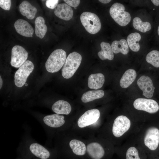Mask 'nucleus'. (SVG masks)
I'll return each mask as SVG.
<instances>
[{"instance_id":"7ed1b4c3","label":"nucleus","mask_w":159,"mask_h":159,"mask_svg":"<svg viewBox=\"0 0 159 159\" xmlns=\"http://www.w3.org/2000/svg\"><path fill=\"white\" fill-rule=\"evenodd\" d=\"M142 123L133 121L125 115H119L113 122L112 134L116 138L121 139L122 144L137 132Z\"/></svg>"},{"instance_id":"bb28decb","label":"nucleus","mask_w":159,"mask_h":159,"mask_svg":"<svg viewBox=\"0 0 159 159\" xmlns=\"http://www.w3.org/2000/svg\"><path fill=\"white\" fill-rule=\"evenodd\" d=\"M34 23L35 32L36 35L40 39H42L47 30L44 19L41 16H38L36 18Z\"/></svg>"},{"instance_id":"aec40b11","label":"nucleus","mask_w":159,"mask_h":159,"mask_svg":"<svg viewBox=\"0 0 159 159\" xmlns=\"http://www.w3.org/2000/svg\"><path fill=\"white\" fill-rule=\"evenodd\" d=\"M19 9L21 14L29 19H33L37 12V9L28 1H23L20 4Z\"/></svg>"},{"instance_id":"2f4dec72","label":"nucleus","mask_w":159,"mask_h":159,"mask_svg":"<svg viewBox=\"0 0 159 159\" xmlns=\"http://www.w3.org/2000/svg\"><path fill=\"white\" fill-rule=\"evenodd\" d=\"M64 1L70 6L74 8L78 6L80 2L79 0H64Z\"/></svg>"},{"instance_id":"412c9836","label":"nucleus","mask_w":159,"mask_h":159,"mask_svg":"<svg viewBox=\"0 0 159 159\" xmlns=\"http://www.w3.org/2000/svg\"><path fill=\"white\" fill-rule=\"evenodd\" d=\"M69 147L74 155L78 157L85 156L86 152V148L85 144L81 141L73 139L69 143Z\"/></svg>"},{"instance_id":"6ab92c4d","label":"nucleus","mask_w":159,"mask_h":159,"mask_svg":"<svg viewBox=\"0 0 159 159\" xmlns=\"http://www.w3.org/2000/svg\"><path fill=\"white\" fill-rule=\"evenodd\" d=\"M105 80L104 75L101 73L92 74L89 77L88 85L89 88L97 90L102 87Z\"/></svg>"},{"instance_id":"f3484780","label":"nucleus","mask_w":159,"mask_h":159,"mask_svg":"<svg viewBox=\"0 0 159 159\" xmlns=\"http://www.w3.org/2000/svg\"><path fill=\"white\" fill-rule=\"evenodd\" d=\"M54 14L61 19L69 21L72 17L73 12L70 6L67 4L62 3L58 4L54 9Z\"/></svg>"},{"instance_id":"5701e85b","label":"nucleus","mask_w":159,"mask_h":159,"mask_svg":"<svg viewBox=\"0 0 159 159\" xmlns=\"http://www.w3.org/2000/svg\"><path fill=\"white\" fill-rule=\"evenodd\" d=\"M111 46L113 53L115 54L121 53L123 54L126 55L129 51V47L127 40L124 39L114 41Z\"/></svg>"},{"instance_id":"b1692460","label":"nucleus","mask_w":159,"mask_h":159,"mask_svg":"<svg viewBox=\"0 0 159 159\" xmlns=\"http://www.w3.org/2000/svg\"><path fill=\"white\" fill-rule=\"evenodd\" d=\"M136 71L133 69L127 70L124 73L120 82L121 87L125 88L129 86L136 79Z\"/></svg>"},{"instance_id":"a878e982","label":"nucleus","mask_w":159,"mask_h":159,"mask_svg":"<svg viewBox=\"0 0 159 159\" xmlns=\"http://www.w3.org/2000/svg\"><path fill=\"white\" fill-rule=\"evenodd\" d=\"M132 24L135 29L143 33L149 32L152 29V26L150 22L143 21L140 17L138 16L135 17L133 18Z\"/></svg>"},{"instance_id":"4468645a","label":"nucleus","mask_w":159,"mask_h":159,"mask_svg":"<svg viewBox=\"0 0 159 159\" xmlns=\"http://www.w3.org/2000/svg\"><path fill=\"white\" fill-rule=\"evenodd\" d=\"M100 116L99 110L96 109L89 110L82 115L78 119L77 124L79 127L83 128L96 122Z\"/></svg>"},{"instance_id":"6e6552de","label":"nucleus","mask_w":159,"mask_h":159,"mask_svg":"<svg viewBox=\"0 0 159 159\" xmlns=\"http://www.w3.org/2000/svg\"><path fill=\"white\" fill-rule=\"evenodd\" d=\"M80 19L86 30L90 34H96L101 29L100 19L94 13L83 12L80 15Z\"/></svg>"},{"instance_id":"423d86ee","label":"nucleus","mask_w":159,"mask_h":159,"mask_svg":"<svg viewBox=\"0 0 159 159\" xmlns=\"http://www.w3.org/2000/svg\"><path fill=\"white\" fill-rule=\"evenodd\" d=\"M109 13L112 19L120 26H127L131 21L130 14L125 11L124 5L121 3H114L110 8Z\"/></svg>"},{"instance_id":"9d476101","label":"nucleus","mask_w":159,"mask_h":159,"mask_svg":"<svg viewBox=\"0 0 159 159\" xmlns=\"http://www.w3.org/2000/svg\"><path fill=\"white\" fill-rule=\"evenodd\" d=\"M46 131L49 129L58 128L65 124L64 117L57 114L46 115L39 119Z\"/></svg>"},{"instance_id":"c85d7f7f","label":"nucleus","mask_w":159,"mask_h":159,"mask_svg":"<svg viewBox=\"0 0 159 159\" xmlns=\"http://www.w3.org/2000/svg\"><path fill=\"white\" fill-rule=\"evenodd\" d=\"M146 62L154 67H159V51L154 50L150 51L145 57Z\"/></svg>"},{"instance_id":"a211bd4d","label":"nucleus","mask_w":159,"mask_h":159,"mask_svg":"<svg viewBox=\"0 0 159 159\" xmlns=\"http://www.w3.org/2000/svg\"><path fill=\"white\" fill-rule=\"evenodd\" d=\"M52 110L59 115H67L70 112L72 107L67 102L59 100L55 102L52 106Z\"/></svg>"},{"instance_id":"4be33fe9","label":"nucleus","mask_w":159,"mask_h":159,"mask_svg":"<svg viewBox=\"0 0 159 159\" xmlns=\"http://www.w3.org/2000/svg\"><path fill=\"white\" fill-rule=\"evenodd\" d=\"M141 39L140 34L137 32L130 33L127 37L126 40L129 48L135 52H138L140 49L139 42Z\"/></svg>"},{"instance_id":"cd10ccee","label":"nucleus","mask_w":159,"mask_h":159,"mask_svg":"<svg viewBox=\"0 0 159 159\" xmlns=\"http://www.w3.org/2000/svg\"><path fill=\"white\" fill-rule=\"evenodd\" d=\"M104 95V92L102 90L89 91L83 94L81 100L84 103H87L100 98L103 97Z\"/></svg>"},{"instance_id":"20e7f679","label":"nucleus","mask_w":159,"mask_h":159,"mask_svg":"<svg viewBox=\"0 0 159 159\" xmlns=\"http://www.w3.org/2000/svg\"><path fill=\"white\" fill-rule=\"evenodd\" d=\"M117 153L120 159H149L134 136L122 144Z\"/></svg>"},{"instance_id":"72a5a7b5","label":"nucleus","mask_w":159,"mask_h":159,"mask_svg":"<svg viewBox=\"0 0 159 159\" xmlns=\"http://www.w3.org/2000/svg\"><path fill=\"white\" fill-rule=\"evenodd\" d=\"M111 0H99V1L101 3L103 4H107L110 2Z\"/></svg>"},{"instance_id":"9b49d317","label":"nucleus","mask_w":159,"mask_h":159,"mask_svg":"<svg viewBox=\"0 0 159 159\" xmlns=\"http://www.w3.org/2000/svg\"><path fill=\"white\" fill-rule=\"evenodd\" d=\"M134 108L137 110L153 114L159 110V105L155 100L151 99L138 98L133 102Z\"/></svg>"},{"instance_id":"e433bc0d","label":"nucleus","mask_w":159,"mask_h":159,"mask_svg":"<svg viewBox=\"0 0 159 159\" xmlns=\"http://www.w3.org/2000/svg\"><path fill=\"white\" fill-rule=\"evenodd\" d=\"M25 86H27L28 85V84L27 83H25Z\"/></svg>"},{"instance_id":"dca6fc26","label":"nucleus","mask_w":159,"mask_h":159,"mask_svg":"<svg viewBox=\"0 0 159 159\" xmlns=\"http://www.w3.org/2000/svg\"><path fill=\"white\" fill-rule=\"evenodd\" d=\"M14 26L16 32L20 35L26 37H32L33 28L27 21L18 19L15 22Z\"/></svg>"},{"instance_id":"7c9ffc66","label":"nucleus","mask_w":159,"mask_h":159,"mask_svg":"<svg viewBox=\"0 0 159 159\" xmlns=\"http://www.w3.org/2000/svg\"><path fill=\"white\" fill-rule=\"evenodd\" d=\"M59 2L58 0H47L46 1V5L49 8L51 9H55Z\"/></svg>"},{"instance_id":"c756f323","label":"nucleus","mask_w":159,"mask_h":159,"mask_svg":"<svg viewBox=\"0 0 159 159\" xmlns=\"http://www.w3.org/2000/svg\"><path fill=\"white\" fill-rule=\"evenodd\" d=\"M11 4L10 0H0V6L4 10H9L10 9Z\"/></svg>"},{"instance_id":"39448f33","label":"nucleus","mask_w":159,"mask_h":159,"mask_svg":"<svg viewBox=\"0 0 159 159\" xmlns=\"http://www.w3.org/2000/svg\"><path fill=\"white\" fill-rule=\"evenodd\" d=\"M66 56V52L62 49H57L53 51L45 63L47 71L50 73L58 71L64 65Z\"/></svg>"},{"instance_id":"ddd939ff","label":"nucleus","mask_w":159,"mask_h":159,"mask_svg":"<svg viewBox=\"0 0 159 159\" xmlns=\"http://www.w3.org/2000/svg\"><path fill=\"white\" fill-rule=\"evenodd\" d=\"M28 55L27 51L22 46L18 45L14 46L11 52V65L16 68H19L26 61Z\"/></svg>"},{"instance_id":"2eb2a0df","label":"nucleus","mask_w":159,"mask_h":159,"mask_svg":"<svg viewBox=\"0 0 159 159\" xmlns=\"http://www.w3.org/2000/svg\"><path fill=\"white\" fill-rule=\"evenodd\" d=\"M137 83L140 89L143 91V95L148 98H151L153 96L155 87L149 77L145 75L141 76L138 80Z\"/></svg>"},{"instance_id":"f8f14e48","label":"nucleus","mask_w":159,"mask_h":159,"mask_svg":"<svg viewBox=\"0 0 159 159\" xmlns=\"http://www.w3.org/2000/svg\"><path fill=\"white\" fill-rule=\"evenodd\" d=\"M86 152L90 159H109L112 155L107 153L100 144L96 142H92L87 145Z\"/></svg>"},{"instance_id":"0eeeda50","label":"nucleus","mask_w":159,"mask_h":159,"mask_svg":"<svg viewBox=\"0 0 159 159\" xmlns=\"http://www.w3.org/2000/svg\"><path fill=\"white\" fill-rule=\"evenodd\" d=\"M82 60V56L79 53L74 52L69 54L62 70L63 77L65 79L72 77L79 68Z\"/></svg>"},{"instance_id":"f704fd0d","label":"nucleus","mask_w":159,"mask_h":159,"mask_svg":"<svg viewBox=\"0 0 159 159\" xmlns=\"http://www.w3.org/2000/svg\"><path fill=\"white\" fill-rule=\"evenodd\" d=\"M3 85V80L1 78V76H0V89H1Z\"/></svg>"},{"instance_id":"1a4fd4ad","label":"nucleus","mask_w":159,"mask_h":159,"mask_svg":"<svg viewBox=\"0 0 159 159\" xmlns=\"http://www.w3.org/2000/svg\"><path fill=\"white\" fill-rule=\"evenodd\" d=\"M34 68L33 64L29 60H26L19 68L14 75V83L17 87H21L25 84Z\"/></svg>"},{"instance_id":"58836bf2","label":"nucleus","mask_w":159,"mask_h":159,"mask_svg":"<svg viewBox=\"0 0 159 159\" xmlns=\"http://www.w3.org/2000/svg\"><path fill=\"white\" fill-rule=\"evenodd\" d=\"M74 9H77L76 7H74Z\"/></svg>"},{"instance_id":"393cba45","label":"nucleus","mask_w":159,"mask_h":159,"mask_svg":"<svg viewBox=\"0 0 159 159\" xmlns=\"http://www.w3.org/2000/svg\"><path fill=\"white\" fill-rule=\"evenodd\" d=\"M101 50L98 53V55L102 60L108 59L112 60L114 57V53L111 46L107 42H102L100 43Z\"/></svg>"},{"instance_id":"473e14b6","label":"nucleus","mask_w":159,"mask_h":159,"mask_svg":"<svg viewBox=\"0 0 159 159\" xmlns=\"http://www.w3.org/2000/svg\"><path fill=\"white\" fill-rule=\"evenodd\" d=\"M151 1L154 5L159 6V0H151Z\"/></svg>"},{"instance_id":"f257e3e1","label":"nucleus","mask_w":159,"mask_h":159,"mask_svg":"<svg viewBox=\"0 0 159 159\" xmlns=\"http://www.w3.org/2000/svg\"><path fill=\"white\" fill-rule=\"evenodd\" d=\"M17 151L20 158L23 159H54L56 155L49 148L35 141L27 133L23 136Z\"/></svg>"},{"instance_id":"4c0bfd02","label":"nucleus","mask_w":159,"mask_h":159,"mask_svg":"<svg viewBox=\"0 0 159 159\" xmlns=\"http://www.w3.org/2000/svg\"><path fill=\"white\" fill-rule=\"evenodd\" d=\"M17 159H22V158H18Z\"/></svg>"},{"instance_id":"f03ea898","label":"nucleus","mask_w":159,"mask_h":159,"mask_svg":"<svg viewBox=\"0 0 159 159\" xmlns=\"http://www.w3.org/2000/svg\"><path fill=\"white\" fill-rule=\"evenodd\" d=\"M134 136L148 158L149 152L156 150L158 147L159 129L156 127L148 126L143 123Z\"/></svg>"},{"instance_id":"c9c22d12","label":"nucleus","mask_w":159,"mask_h":159,"mask_svg":"<svg viewBox=\"0 0 159 159\" xmlns=\"http://www.w3.org/2000/svg\"><path fill=\"white\" fill-rule=\"evenodd\" d=\"M157 33L158 36L159 37V23L158 24L157 29Z\"/></svg>"}]
</instances>
